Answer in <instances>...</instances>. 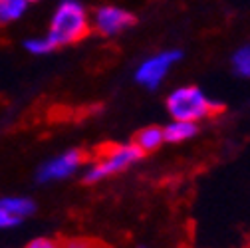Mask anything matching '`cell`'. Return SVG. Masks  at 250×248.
<instances>
[{"instance_id": "cell-1", "label": "cell", "mask_w": 250, "mask_h": 248, "mask_svg": "<svg viewBox=\"0 0 250 248\" xmlns=\"http://www.w3.org/2000/svg\"><path fill=\"white\" fill-rule=\"evenodd\" d=\"M89 30L91 22L83 4L78 0H62L52 16L50 32L46 36L50 38L54 48H62L83 40L89 34Z\"/></svg>"}, {"instance_id": "cell-2", "label": "cell", "mask_w": 250, "mask_h": 248, "mask_svg": "<svg viewBox=\"0 0 250 248\" xmlns=\"http://www.w3.org/2000/svg\"><path fill=\"white\" fill-rule=\"evenodd\" d=\"M167 111L171 119H183L199 123L216 111H221V103L210 100L197 85H181L173 89L167 98Z\"/></svg>"}, {"instance_id": "cell-3", "label": "cell", "mask_w": 250, "mask_h": 248, "mask_svg": "<svg viewBox=\"0 0 250 248\" xmlns=\"http://www.w3.org/2000/svg\"><path fill=\"white\" fill-rule=\"evenodd\" d=\"M143 153L137 149L135 143H121V145H109L107 149L102 151V155L91 161L89 167L83 173V183H100L107 177L119 175L133 167Z\"/></svg>"}, {"instance_id": "cell-4", "label": "cell", "mask_w": 250, "mask_h": 248, "mask_svg": "<svg viewBox=\"0 0 250 248\" xmlns=\"http://www.w3.org/2000/svg\"><path fill=\"white\" fill-rule=\"evenodd\" d=\"M181 60H183L181 50H163L159 54H153L147 60H143L139 68L135 70V82L143 87L155 89L157 85H161V82L167 78L173 66Z\"/></svg>"}, {"instance_id": "cell-5", "label": "cell", "mask_w": 250, "mask_h": 248, "mask_svg": "<svg viewBox=\"0 0 250 248\" xmlns=\"http://www.w3.org/2000/svg\"><path fill=\"white\" fill-rule=\"evenodd\" d=\"M89 22H91V28L96 30L100 36L111 38V36L125 32V30H129L137 22V18L125 8L105 4L93 12V18Z\"/></svg>"}, {"instance_id": "cell-6", "label": "cell", "mask_w": 250, "mask_h": 248, "mask_svg": "<svg viewBox=\"0 0 250 248\" xmlns=\"http://www.w3.org/2000/svg\"><path fill=\"white\" fill-rule=\"evenodd\" d=\"M85 161V155L80 149H70L66 153L58 155V157L46 161L40 169L36 179L40 183H48V181H58V179H66L70 175H74Z\"/></svg>"}, {"instance_id": "cell-7", "label": "cell", "mask_w": 250, "mask_h": 248, "mask_svg": "<svg viewBox=\"0 0 250 248\" xmlns=\"http://www.w3.org/2000/svg\"><path fill=\"white\" fill-rule=\"evenodd\" d=\"M199 133V123L183 121V119H171L163 127L165 143H183L189 141Z\"/></svg>"}, {"instance_id": "cell-8", "label": "cell", "mask_w": 250, "mask_h": 248, "mask_svg": "<svg viewBox=\"0 0 250 248\" xmlns=\"http://www.w3.org/2000/svg\"><path fill=\"white\" fill-rule=\"evenodd\" d=\"M133 143L137 145V149H139L143 155H145V153L157 151V149L165 143L163 127H159V125H147V127L139 129V133L135 135Z\"/></svg>"}, {"instance_id": "cell-9", "label": "cell", "mask_w": 250, "mask_h": 248, "mask_svg": "<svg viewBox=\"0 0 250 248\" xmlns=\"http://www.w3.org/2000/svg\"><path fill=\"white\" fill-rule=\"evenodd\" d=\"M0 205H2L8 212H12L14 216L22 219V221L36 210L34 201H30L26 197H6V199H0Z\"/></svg>"}, {"instance_id": "cell-10", "label": "cell", "mask_w": 250, "mask_h": 248, "mask_svg": "<svg viewBox=\"0 0 250 248\" xmlns=\"http://www.w3.org/2000/svg\"><path fill=\"white\" fill-rule=\"evenodd\" d=\"M26 0H0V26L12 24L26 12Z\"/></svg>"}, {"instance_id": "cell-11", "label": "cell", "mask_w": 250, "mask_h": 248, "mask_svg": "<svg viewBox=\"0 0 250 248\" xmlns=\"http://www.w3.org/2000/svg\"><path fill=\"white\" fill-rule=\"evenodd\" d=\"M230 62H232V70H234L236 76L250 80V44L238 48L232 54V60Z\"/></svg>"}, {"instance_id": "cell-12", "label": "cell", "mask_w": 250, "mask_h": 248, "mask_svg": "<svg viewBox=\"0 0 250 248\" xmlns=\"http://www.w3.org/2000/svg\"><path fill=\"white\" fill-rule=\"evenodd\" d=\"M24 48L30 52V54H34V56H42V54H50L54 52V44L50 42L48 36H38V38H30L24 42Z\"/></svg>"}, {"instance_id": "cell-13", "label": "cell", "mask_w": 250, "mask_h": 248, "mask_svg": "<svg viewBox=\"0 0 250 248\" xmlns=\"http://www.w3.org/2000/svg\"><path fill=\"white\" fill-rule=\"evenodd\" d=\"M62 248H107V246L91 238H68L66 242H62Z\"/></svg>"}, {"instance_id": "cell-14", "label": "cell", "mask_w": 250, "mask_h": 248, "mask_svg": "<svg viewBox=\"0 0 250 248\" xmlns=\"http://www.w3.org/2000/svg\"><path fill=\"white\" fill-rule=\"evenodd\" d=\"M22 223V219L14 216L12 212H8L2 205H0V228H14Z\"/></svg>"}, {"instance_id": "cell-15", "label": "cell", "mask_w": 250, "mask_h": 248, "mask_svg": "<svg viewBox=\"0 0 250 248\" xmlns=\"http://www.w3.org/2000/svg\"><path fill=\"white\" fill-rule=\"evenodd\" d=\"M24 248H62V242H58L54 238H48V236H40V238L30 240Z\"/></svg>"}, {"instance_id": "cell-16", "label": "cell", "mask_w": 250, "mask_h": 248, "mask_svg": "<svg viewBox=\"0 0 250 248\" xmlns=\"http://www.w3.org/2000/svg\"><path fill=\"white\" fill-rule=\"evenodd\" d=\"M26 2H28V4H32V2H38V0H26Z\"/></svg>"}, {"instance_id": "cell-17", "label": "cell", "mask_w": 250, "mask_h": 248, "mask_svg": "<svg viewBox=\"0 0 250 248\" xmlns=\"http://www.w3.org/2000/svg\"><path fill=\"white\" fill-rule=\"evenodd\" d=\"M139 248H147V246H139Z\"/></svg>"}]
</instances>
